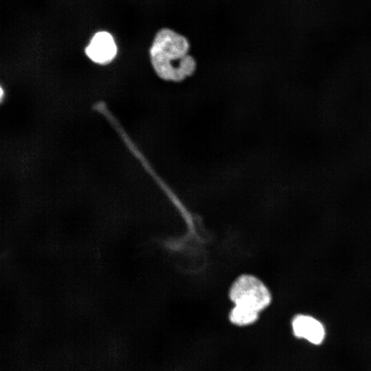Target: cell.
I'll return each mask as SVG.
<instances>
[{"label":"cell","mask_w":371,"mask_h":371,"mask_svg":"<svg viewBox=\"0 0 371 371\" xmlns=\"http://www.w3.org/2000/svg\"><path fill=\"white\" fill-rule=\"evenodd\" d=\"M190 44L181 34L167 28L158 31L150 48L156 74L163 80L180 82L195 71V60L188 54Z\"/></svg>","instance_id":"6da1fadb"},{"label":"cell","mask_w":371,"mask_h":371,"mask_svg":"<svg viewBox=\"0 0 371 371\" xmlns=\"http://www.w3.org/2000/svg\"><path fill=\"white\" fill-rule=\"evenodd\" d=\"M229 296L234 305H240L259 313L269 306L272 295L258 278L249 274L239 276L232 284Z\"/></svg>","instance_id":"7a4b0ae2"},{"label":"cell","mask_w":371,"mask_h":371,"mask_svg":"<svg viewBox=\"0 0 371 371\" xmlns=\"http://www.w3.org/2000/svg\"><path fill=\"white\" fill-rule=\"evenodd\" d=\"M291 327L295 337L304 339L314 345L321 344L326 336L324 324L310 315H295L292 318Z\"/></svg>","instance_id":"3957f363"},{"label":"cell","mask_w":371,"mask_h":371,"mask_svg":"<svg viewBox=\"0 0 371 371\" xmlns=\"http://www.w3.org/2000/svg\"><path fill=\"white\" fill-rule=\"evenodd\" d=\"M87 56L94 63L106 65L116 56L117 47L113 36L106 32H97L85 49Z\"/></svg>","instance_id":"277c9868"},{"label":"cell","mask_w":371,"mask_h":371,"mask_svg":"<svg viewBox=\"0 0 371 371\" xmlns=\"http://www.w3.org/2000/svg\"><path fill=\"white\" fill-rule=\"evenodd\" d=\"M260 313L250 308L234 305L229 311L228 318L234 326L245 327L254 324L258 320Z\"/></svg>","instance_id":"5b68a950"}]
</instances>
